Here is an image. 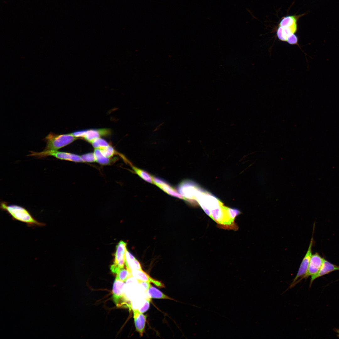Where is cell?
<instances>
[{"instance_id": "6da1fadb", "label": "cell", "mask_w": 339, "mask_h": 339, "mask_svg": "<svg viewBox=\"0 0 339 339\" xmlns=\"http://www.w3.org/2000/svg\"><path fill=\"white\" fill-rule=\"evenodd\" d=\"M0 209L8 214L13 220H17L24 223L28 227H42L45 223L37 220L25 208L20 206L8 205L7 202L2 201L0 203Z\"/></svg>"}, {"instance_id": "7a4b0ae2", "label": "cell", "mask_w": 339, "mask_h": 339, "mask_svg": "<svg viewBox=\"0 0 339 339\" xmlns=\"http://www.w3.org/2000/svg\"><path fill=\"white\" fill-rule=\"evenodd\" d=\"M77 138L71 133L58 134L51 132L43 139L46 143L44 150H57L70 144Z\"/></svg>"}, {"instance_id": "3957f363", "label": "cell", "mask_w": 339, "mask_h": 339, "mask_svg": "<svg viewBox=\"0 0 339 339\" xmlns=\"http://www.w3.org/2000/svg\"><path fill=\"white\" fill-rule=\"evenodd\" d=\"M202 189L194 182L189 180H183L177 187L178 192L184 198L185 200L193 206L198 204L196 197Z\"/></svg>"}, {"instance_id": "277c9868", "label": "cell", "mask_w": 339, "mask_h": 339, "mask_svg": "<svg viewBox=\"0 0 339 339\" xmlns=\"http://www.w3.org/2000/svg\"><path fill=\"white\" fill-rule=\"evenodd\" d=\"M124 282L115 279L112 288L113 301L118 307L132 309L131 301L126 296Z\"/></svg>"}, {"instance_id": "5b68a950", "label": "cell", "mask_w": 339, "mask_h": 339, "mask_svg": "<svg viewBox=\"0 0 339 339\" xmlns=\"http://www.w3.org/2000/svg\"><path fill=\"white\" fill-rule=\"evenodd\" d=\"M196 200L205 213L210 217L211 210L223 204L216 196L203 189L198 194Z\"/></svg>"}, {"instance_id": "8992f818", "label": "cell", "mask_w": 339, "mask_h": 339, "mask_svg": "<svg viewBox=\"0 0 339 339\" xmlns=\"http://www.w3.org/2000/svg\"><path fill=\"white\" fill-rule=\"evenodd\" d=\"M30 152L31 153L29 154L28 156H34L38 158L52 156L62 160L75 162H83L81 156L68 152L57 150H43L40 152L31 151Z\"/></svg>"}, {"instance_id": "52a82bcc", "label": "cell", "mask_w": 339, "mask_h": 339, "mask_svg": "<svg viewBox=\"0 0 339 339\" xmlns=\"http://www.w3.org/2000/svg\"><path fill=\"white\" fill-rule=\"evenodd\" d=\"M313 242V239L312 236L311 238L307 252L302 261L296 275L289 287V289L294 287L302 279L304 278V277L306 273L312 255V248Z\"/></svg>"}, {"instance_id": "ba28073f", "label": "cell", "mask_w": 339, "mask_h": 339, "mask_svg": "<svg viewBox=\"0 0 339 339\" xmlns=\"http://www.w3.org/2000/svg\"><path fill=\"white\" fill-rule=\"evenodd\" d=\"M324 259V258H322L318 253L312 255L306 273L304 278L316 275L320 270Z\"/></svg>"}, {"instance_id": "9c48e42d", "label": "cell", "mask_w": 339, "mask_h": 339, "mask_svg": "<svg viewBox=\"0 0 339 339\" xmlns=\"http://www.w3.org/2000/svg\"><path fill=\"white\" fill-rule=\"evenodd\" d=\"M131 272L132 276L136 278L137 281L152 282L160 288L164 287V285L162 283L153 278L142 269L132 270Z\"/></svg>"}, {"instance_id": "30bf717a", "label": "cell", "mask_w": 339, "mask_h": 339, "mask_svg": "<svg viewBox=\"0 0 339 339\" xmlns=\"http://www.w3.org/2000/svg\"><path fill=\"white\" fill-rule=\"evenodd\" d=\"M133 312L136 330L142 336L145 331L147 316L137 309H133Z\"/></svg>"}, {"instance_id": "8fae6325", "label": "cell", "mask_w": 339, "mask_h": 339, "mask_svg": "<svg viewBox=\"0 0 339 339\" xmlns=\"http://www.w3.org/2000/svg\"><path fill=\"white\" fill-rule=\"evenodd\" d=\"M336 270H339V266L333 264L324 259L322 266L318 272L315 276L311 277L310 284L311 285L316 279Z\"/></svg>"}, {"instance_id": "7c38bea8", "label": "cell", "mask_w": 339, "mask_h": 339, "mask_svg": "<svg viewBox=\"0 0 339 339\" xmlns=\"http://www.w3.org/2000/svg\"><path fill=\"white\" fill-rule=\"evenodd\" d=\"M110 131L108 129H92L86 131L83 138L91 143L95 139L100 137L107 136L110 134Z\"/></svg>"}, {"instance_id": "4fadbf2b", "label": "cell", "mask_w": 339, "mask_h": 339, "mask_svg": "<svg viewBox=\"0 0 339 339\" xmlns=\"http://www.w3.org/2000/svg\"><path fill=\"white\" fill-rule=\"evenodd\" d=\"M156 186L170 195L185 200L184 198L181 195L164 180L162 179Z\"/></svg>"}, {"instance_id": "5bb4252c", "label": "cell", "mask_w": 339, "mask_h": 339, "mask_svg": "<svg viewBox=\"0 0 339 339\" xmlns=\"http://www.w3.org/2000/svg\"><path fill=\"white\" fill-rule=\"evenodd\" d=\"M126 243L120 241L116 246V251L114 254L115 259L114 263H116L121 260L125 259V255L126 248Z\"/></svg>"}, {"instance_id": "9a60e30c", "label": "cell", "mask_w": 339, "mask_h": 339, "mask_svg": "<svg viewBox=\"0 0 339 339\" xmlns=\"http://www.w3.org/2000/svg\"><path fill=\"white\" fill-rule=\"evenodd\" d=\"M146 292L148 297L150 298L173 299L152 285Z\"/></svg>"}, {"instance_id": "2e32d148", "label": "cell", "mask_w": 339, "mask_h": 339, "mask_svg": "<svg viewBox=\"0 0 339 339\" xmlns=\"http://www.w3.org/2000/svg\"><path fill=\"white\" fill-rule=\"evenodd\" d=\"M305 14L297 16H288L283 17L279 25L282 27H288L295 24L298 19Z\"/></svg>"}, {"instance_id": "e0dca14e", "label": "cell", "mask_w": 339, "mask_h": 339, "mask_svg": "<svg viewBox=\"0 0 339 339\" xmlns=\"http://www.w3.org/2000/svg\"><path fill=\"white\" fill-rule=\"evenodd\" d=\"M94 153L96 162L102 165H108L110 163V158L105 157L99 149H95Z\"/></svg>"}, {"instance_id": "ac0fdd59", "label": "cell", "mask_w": 339, "mask_h": 339, "mask_svg": "<svg viewBox=\"0 0 339 339\" xmlns=\"http://www.w3.org/2000/svg\"><path fill=\"white\" fill-rule=\"evenodd\" d=\"M132 169L138 176L145 181L151 183H153V176L145 171L139 169L131 165Z\"/></svg>"}, {"instance_id": "d6986e66", "label": "cell", "mask_w": 339, "mask_h": 339, "mask_svg": "<svg viewBox=\"0 0 339 339\" xmlns=\"http://www.w3.org/2000/svg\"><path fill=\"white\" fill-rule=\"evenodd\" d=\"M116 279L123 282H126L130 277H132L131 272L127 268H123L120 269L116 274Z\"/></svg>"}, {"instance_id": "ffe728a7", "label": "cell", "mask_w": 339, "mask_h": 339, "mask_svg": "<svg viewBox=\"0 0 339 339\" xmlns=\"http://www.w3.org/2000/svg\"><path fill=\"white\" fill-rule=\"evenodd\" d=\"M103 154L105 157L111 158L116 154V152L111 146L109 145L100 149Z\"/></svg>"}, {"instance_id": "44dd1931", "label": "cell", "mask_w": 339, "mask_h": 339, "mask_svg": "<svg viewBox=\"0 0 339 339\" xmlns=\"http://www.w3.org/2000/svg\"><path fill=\"white\" fill-rule=\"evenodd\" d=\"M91 143L95 149H100L109 145L106 140L100 137L94 140Z\"/></svg>"}, {"instance_id": "7402d4cb", "label": "cell", "mask_w": 339, "mask_h": 339, "mask_svg": "<svg viewBox=\"0 0 339 339\" xmlns=\"http://www.w3.org/2000/svg\"><path fill=\"white\" fill-rule=\"evenodd\" d=\"M125 264L126 268L130 272L132 270L142 269L140 263L136 259Z\"/></svg>"}, {"instance_id": "603a6c76", "label": "cell", "mask_w": 339, "mask_h": 339, "mask_svg": "<svg viewBox=\"0 0 339 339\" xmlns=\"http://www.w3.org/2000/svg\"><path fill=\"white\" fill-rule=\"evenodd\" d=\"M81 157L83 163L96 162L95 158L94 153L84 154L81 156Z\"/></svg>"}, {"instance_id": "cb8c5ba5", "label": "cell", "mask_w": 339, "mask_h": 339, "mask_svg": "<svg viewBox=\"0 0 339 339\" xmlns=\"http://www.w3.org/2000/svg\"><path fill=\"white\" fill-rule=\"evenodd\" d=\"M227 209L229 216L233 221H234L236 217L241 213L239 210L237 209L227 207Z\"/></svg>"}, {"instance_id": "d4e9b609", "label": "cell", "mask_w": 339, "mask_h": 339, "mask_svg": "<svg viewBox=\"0 0 339 339\" xmlns=\"http://www.w3.org/2000/svg\"><path fill=\"white\" fill-rule=\"evenodd\" d=\"M151 298L148 297L146 299L143 305L138 310L141 313H143L147 311L150 306Z\"/></svg>"}, {"instance_id": "484cf974", "label": "cell", "mask_w": 339, "mask_h": 339, "mask_svg": "<svg viewBox=\"0 0 339 339\" xmlns=\"http://www.w3.org/2000/svg\"><path fill=\"white\" fill-rule=\"evenodd\" d=\"M125 264L129 263L136 259L135 257L126 250L125 255Z\"/></svg>"}, {"instance_id": "4316f807", "label": "cell", "mask_w": 339, "mask_h": 339, "mask_svg": "<svg viewBox=\"0 0 339 339\" xmlns=\"http://www.w3.org/2000/svg\"><path fill=\"white\" fill-rule=\"evenodd\" d=\"M298 41L297 37L294 34L288 37L287 41L289 44L295 45L297 44Z\"/></svg>"}, {"instance_id": "83f0119b", "label": "cell", "mask_w": 339, "mask_h": 339, "mask_svg": "<svg viewBox=\"0 0 339 339\" xmlns=\"http://www.w3.org/2000/svg\"><path fill=\"white\" fill-rule=\"evenodd\" d=\"M87 130H81L75 132L71 133L74 137L77 138H83L85 136Z\"/></svg>"}, {"instance_id": "f1b7e54d", "label": "cell", "mask_w": 339, "mask_h": 339, "mask_svg": "<svg viewBox=\"0 0 339 339\" xmlns=\"http://www.w3.org/2000/svg\"><path fill=\"white\" fill-rule=\"evenodd\" d=\"M139 284L141 285L145 289L146 291L150 287L151 285L150 282H140L138 281Z\"/></svg>"}, {"instance_id": "f546056e", "label": "cell", "mask_w": 339, "mask_h": 339, "mask_svg": "<svg viewBox=\"0 0 339 339\" xmlns=\"http://www.w3.org/2000/svg\"><path fill=\"white\" fill-rule=\"evenodd\" d=\"M335 331L337 332V336L339 337V329H336Z\"/></svg>"}]
</instances>
